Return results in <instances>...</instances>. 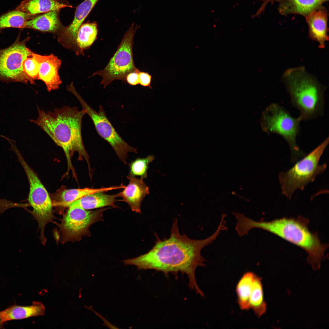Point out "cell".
<instances>
[{
	"mask_svg": "<svg viewBox=\"0 0 329 329\" xmlns=\"http://www.w3.org/2000/svg\"><path fill=\"white\" fill-rule=\"evenodd\" d=\"M226 229L224 225L220 223L216 231L210 237L201 240L193 239L184 234H180L177 219L175 218L169 238L161 240L155 234V244L148 253L122 262L126 265L136 266L138 270L154 269L165 274L170 273L176 275L179 272L185 273L189 278V288L204 297L197 283L195 274L197 267L205 266V260L201 254V251Z\"/></svg>",
	"mask_w": 329,
	"mask_h": 329,
	"instance_id": "cell-1",
	"label": "cell"
},
{
	"mask_svg": "<svg viewBox=\"0 0 329 329\" xmlns=\"http://www.w3.org/2000/svg\"><path fill=\"white\" fill-rule=\"evenodd\" d=\"M38 117L29 120L42 129L58 146L63 149L66 156L68 170L74 172L71 157L77 152L80 160L84 158L91 168L89 156L84 147L82 136V123L86 110L69 106L45 111L37 106Z\"/></svg>",
	"mask_w": 329,
	"mask_h": 329,
	"instance_id": "cell-2",
	"label": "cell"
},
{
	"mask_svg": "<svg viewBox=\"0 0 329 329\" xmlns=\"http://www.w3.org/2000/svg\"><path fill=\"white\" fill-rule=\"evenodd\" d=\"M281 80L285 85L292 106L299 111L301 121L322 117L325 107L326 87L302 66L288 68Z\"/></svg>",
	"mask_w": 329,
	"mask_h": 329,
	"instance_id": "cell-3",
	"label": "cell"
},
{
	"mask_svg": "<svg viewBox=\"0 0 329 329\" xmlns=\"http://www.w3.org/2000/svg\"><path fill=\"white\" fill-rule=\"evenodd\" d=\"M242 226L246 232L255 228L262 229L301 247L308 253L307 262L313 269L320 268L327 245L321 244L317 235L310 232L306 225L300 220L283 218L258 221L246 217Z\"/></svg>",
	"mask_w": 329,
	"mask_h": 329,
	"instance_id": "cell-4",
	"label": "cell"
},
{
	"mask_svg": "<svg viewBox=\"0 0 329 329\" xmlns=\"http://www.w3.org/2000/svg\"><path fill=\"white\" fill-rule=\"evenodd\" d=\"M329 142L327 137L316 148L285 172L280 173L278 180L282 194L290 199L297 189L302 190L309 183L314 181L327 167L326 163L319 164L320 159Z\"/></svg>",
	"mask_w": 329,
	"mask_h": 329,
	"instance_id": "cell-5",
	"label": "cell"
},
{
	"mask_svg": "<svg viewBox=\"0 0 329 329\" xmlns=\"http://www.w3.org/2000/svg\"><path fill=\"white\" fill-rule=\"evenodd\" d=\"M299 117L295 118L290 112L277 103H272L263 111L260 122L263 131L268 134L275 133L282 136L290 149L291 161L294 162L302 158L306 154L297 145L296 137L299 133Z\"/></svg>",
	"mask_w": 329,
	"mask_h": 329,
	"instance_id": "cell-6",
	"label": "cell"
},
{
	"mask_svg": "<svg viewBox=\"0 0 329 329\" xmlns=\"http://www.w3.org/2000/svg\"><path fill=\"white\" fill-rule=\"evenodd\" d=\"M10 144L11 146L9 150L15 153L27 177L29 184L28 200L33 208L30 213L38 223L40 229V239L42 244H44L46 241L44 233L45 227L48 223L53 222L55 218L53 211L52 202L37 175L18 149L16 142L11 143Z\"/></svg>",
	"mask_w": 329,
	"mask_h": 329,
	"instance_id": "cell-7",
	"label": "cell"
},
{
	"mask_svg": "<svg viewBox=\"0 0 329 329\" xmlns=\"http://www.w3.org/2000/svg\"><path fill=\"white\" fill-rule=\"evenodd\" d=\"M109 207L102 208L94 210H85L77 207H69L63 215L59 228V241L62 243L80 240L84 236H90V226L103 221V213Z\"/></svg>",
	"mask_w": 329,
	"mask_h": 329,
	"instance_id": "cell-8",
	"label": "cell"
},
{
	"mask_svg": "<svg viewBox=\"0 0 329 329\" xmlns=\"http://www.w3.org/2000/svg\"><path fill=\"white\" fill-rule=\"evenodd\" d=\"M138 27L133 23L106 67L93 74L102 76L101 84L103 85L104 88L114 80L126 81V76L129 73L137 69L133 61L132 48L134 36Z\"/></svg>",
	"mask_w": 329,
	"mask_h": 329,
	"instance_id": "cell-9",
	"label": "cell"
},
{
	"mask_svg": "<svg viewBox=\"0 0 329 329\" xmlns=\"http://www.w3.org/2000/svg\"><path fill=\"white\" fill-rule=\"evenodd\" d=\"M69 91L75 96L81 104L82 109L86 110V114L92 121L99 135L111 145L120 160L125 164H126L128 153L136 154L137 149L129 145L119 135L107 117L101 105L97 112L84 101L74 86L70 87Z\"/></svg>",
	"mask_w": 329,
	"mask_h": 329,
	"instance_id": "cell-10",
	"label": "cell"
},
{
	"mask_svg": "<svg viewBox=\"0 0 329 329\" xmlns=\"http://www.w3.org/2000/svg\"><path fill=\"white\" fill-rule=\"evenodd\" d=\"M29 39L20 41L19 35L9 47L0 49V81L3 82L29 81L23 71V63L33 52L26 46Z\"/></svg>",
	"mask_w": 329,
	"mask_h": 329,
	"instance_id": "cell-11",
	"label": "cell"
},
{
	"mask_svg": "<svg viewBox=\"0 0 329 329\" xmlns=\"http://www.w3.org/2000/svg\"><path fill=\"white\" fill-rule=\"evenodd\" d=\"M33 54L39 64L38 80L45 83L48 92L58 89L62 83L58 73L61 60L53 54L47 56Z\"/></svg>",
	"mask_w": 329,
	"mask_h": 329,
	"instance_id": "cell-12",
	"label": "cell"
},
{
	"mask_svg": "<svg viewBox=\"0 0 329 329\" xmlns=\"http://www.w3.org/2000/svg\"><path fill=\"white\" fill-rule=\"evenodd\" d=\"M328 14L321 6L305 16L309 27V34L313 40L318 43V47L324 48L329 40L327 26Z\"/></svg>",
	"mask_w": 329,
	"mask_h": 329,
	"instance_id": "cell-13",
	"label": "cell"
},
{
	"mask_svg": "<svg viewBox=\"0 0 329 329\" xmlns=\"http://www.w3.org/2000/svg\"><path fill=\"white\" fill-rule=\"evenodd\" d=\"M126 177L129 183L120 192L121 201L127 203L133 211L141 214V205L145 196L149 193V187L142 178L129 175Z\"/></svg>",
	"mask_w": 329,
	"mask_h": 329,
	"instance_id": "cell-14",
	"label": "cell"
},
{
	"mask_svg": "<svg viewBox=\"0 0 329 329\" xmlns=\"http://www.w3.org/2000/svg\"><path fill=\"white\" fill-rule=\"evenodd\" d=\"M45 307L40 302L34 301L29 306H20L14 304L0 311V320L3 324L7 321L21 320L29 317L42 316L45 313Z\"/></svg>",
	"mask_w": 329,
	"mask_h": 329,
	"instance_id": "cell-15",
	"label": "cell"
},
{
	"mask_svg": "<svg viewBox=\"0 0 329 329\" xmlns=\"http://www.w3.org/2000/svg\"><path fill=\"white\" fill-rule=\"evenodd\" d=\"M104 192H98L85 196L73 202L68 207H76L86 210L107 206L117 208L115 203L117 198L120 197V192L114 195L108 194Z\"/></svg>",
	"mask_w": 329,
	"mask_h": 329,
	"instance_id": "cell-16",
	"label": "cell"
},
{
	"mask_svg": "<svg viewBox=\"0 0 329 329\" xmlns=\"http://www.w3.org/2000/svg\"><path fill=\"white\" fill-rule=\"evenodd\" d=\"M328 0H280L278 8L282 15L291 14L301 15L305 17L321 6Z\"/></svg>",
	"mask_w": 329,
	"mask_h": 329,
	"instance_id": "cell-17",
	"label": "cell"
},
{
	"mask_svg": "<svg viewBox=\"0 0 329 329\" xmlns=\"http://www.w3.org/2000/svg\"><path fill=\"white\" fill-rule=\"evenodd\" d=\"M99 0H85L77 7L71 23L63 30L62 35L70 42L76 44L77 34L83 22Z\"/></svg>",
	"mask_w": 329,
	"mask_h": 329,
	"instance_id": "cell-18",
	"label": "cell"
},
{
	"mask_svg": "<svg viewBox=\"0 0 329 329\" xmlns=\"http://www.w3.org/2000/svg\"><path fill=\"white\" fill-rule=\"evenodd\" d=\"M65 7L71 8L72 6L61 3L58 0H24L17 6L16 9L30 15H36L59 10Z\"/></svg>",
	"mask_w": 329,
	"mask_h": 329,
	"instance_id": "cell-19",
	"label": "cell"
},
{
	"mask_svg": "<svg viewBox=\"0 0 329 329\" xmlns=\"http://www.w3.org/2000/svg\"><path fill=\"white\" fill-rule=\"evenodd\" d=\"M125 187V186L122 183L119 186L98 189L85 188L66 189L62 192L57 201L52 203V204L53 206L68 207L73 202L87 195L98 192H105L112 190L124 189Z\"/></svg>",
	"mask_w": 329,
	"mask_h": 329,
	"instance_id": "cell-20",
	"label": "cell"
},
{
	"mask_svg": "<svg viewBox=\"0 0 329 329\" xmlns=\"http://www.w3.org/2000/svg\"><path fill=\"white\" fill-rule=\"evenodd\" d=\"M58 10H54L35 17L25 22L23 28H29L41 31L54 32L60 27Z\"/></svg>",
	"mask_w": 329,
	"mask_h": 329,
	"instance_id": "cell-21",
	"label": "cell"
},
{
	"mask_svg": "<svg viewBox=\"0 0 329 329\" xmlns=\"http://www.w3.org/2000/svg\"><path fill=\"white\" fill-rule=\"evenodd\" d=\"M256 274L250 271L244 273L236 287L237 302L242 310L250 309L249 300L253 283Z\"/></svg>",
	"mask_w": 329,
	"mask_h": 329,
	"instance_id": "cell-22",
	"label": "cell"
},
{
	"mask_svg": "<svg viewBox=\"0 0 329 329\" xmlns=\"http://www.w3.org/2000/svg\"><path fill=\"white\" fill-rule=\"evenodd\" d=\"M261 281L262 278L256 274L252 284L249 300L250 309H252L258 317L264 314L267 310V304L264 299Z\"/></svg>",
	"mask_w": 329,
	"mask_h": 329,
	"instance_id": "cell-23",
	"label": "cell"
},
{
	"mask_svg": "<svg viewBox=\"0 0 329 329\" xmlns=\"http://www.w3.org/2000/svg\"><path fill=\"white\" fill-rule=\"evenodd\" d=\"M36 15H31L17 10L0 16V31L8 28H23L26 22L32 19Z\"/></svg>",
	"mask_w": 329,
	"mask_h": 329,
	"instance_id": "cell-24",
	"label": "cell"
},
{
	"mask_svg": "<svg viewBox=\"0 0 329 329\" xmlns=\"http://www.w3.org/2000/svg\"><path fill=\"white\" fill-rule=\"evenodd\" d=\"M97 24L95 22L81 25L77 34L76 44L78 47L83 50L91 46L97 39Z\"/></svg>",
	"mask_w": 329,
	"mask_h": 329,
	"instance_id": "cell-25",
	"label": "cell"
},
{
	"mask_svg": "<svg viewBox=\"0 0 329 329\" xmlns=\"http://www.w3.org/2000/svg\"><path fill=\"white\" fill-rule=\"evenodd\" d=\"M153 155H149L145 158H138L131 161L129 164L128 175L133 177L140 176L143 179L147 177V171L149 165L154 159Z\"/></svg>",
	"mask_w": 329,
	"mask_h": 329,
	"instance_id": "cell-26",
	"label": "cell"
},
{
	"mask_svg": "<svg viewBox=\"0 0 329 329\" xmlns=\"http://www.w3.org/2000/svg\"><path fill=\"white\" fill-rule=\"evenodd\" d=\"M27 57L24 61L23 66V71L31 84H34V81L38 80L39 65L38 63L33 54Z\"/></svg>",
	"mask_w": 329,
	"mask_h": 329,
	"instance_id": "cell-27",
	"label": "cell"
},
{
	"mask_svg": "<svg viewBox=\"0 0 329 329\" xmlns=\"http://www.w3.org/2000/svg\"><path fill=\"white\" fill-rule=\"evenodd\" d=\"M151 76L148 73L140 71L139 73V83L144 87H148L152 88L151 86Z\"/></svg>",
	"mask_w": 329,
	"mask_h": 329,
	"instance_id": "cell-28",
	"label": "cell"
},
{
	"mask_svg": "<svg viewBox=\"0 0 329 329\" xmlns=\"http://www.w3.org/2000/svg\"><path fill=\"white\" fill-rule=\"evenodd\" d=\"M138 69L136 71L129 73L126 76V80L130 85L135 86L139 84V73Z\"/></svg>",
	"mask_w": 329,
	"mask_h": 329,
	"instance_id": "cell-29",
	"label": "cell"
},
{
	"mask_svg": "<svg viewBox=\"0 0 329 329\" xmlns=\"http://www.w3.org/2000/svg\"><path fill=\"white\" fill-rule=\"evenodd\" d=\"M271 2L274 3L275 2H279L280 0H269Z\"/></svg>",
	"mask_w": 329,
	"mask_h": 329,
	"instance_id": "cell-30",
	"label": "cell"
},
{
	"mask_svg": "<svg viewBox=\"0 0 329 329\" xmlns=\"http://www.w3.org/2000/svg\"><path fill=\"white\" fill-rule=\"evenodd\" d=\"M3 324H2L0 320V328H2L3 327Z\"/></svg>",
	"mask_w": 329,
	"mask_h": 329,
	"instance_id": "cell-31",
	"label": "cell"
},
{
	"mask_svg": "<svg viewBox=\"0 0 329 329\" xmlns=\"http://www.w3.org/2000/svg\"><path fill=\"white\" fill-rule=\"evenodd\" d=\"M73 84V83H71V84ZM67 86V87H66V89H67V87H68V86Z\"/></svg>",
	"mask_w": 329,
	"mask_h": 329,
	"instance_id": "cell-32",
	"label": "cell"
}]
</instances>
